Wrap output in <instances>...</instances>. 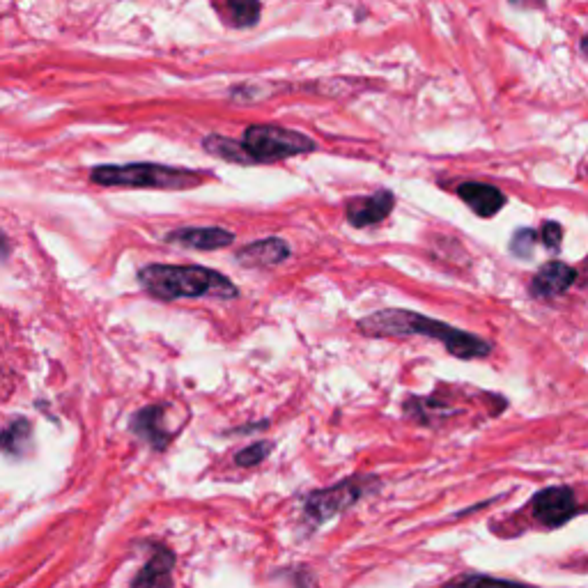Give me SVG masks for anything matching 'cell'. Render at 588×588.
Masks as SVG:
<instances>
[{"mask_svg":"<svg viewBox=\"0 0 588 588\" xmlns=\"http://www.w3.org/2000/svg\"><path fill=\"white\" fill-rule=\"evenodd\" d=\"M228 7L239 28H251L260 19V0H228Z\"/></svg>","mask_w":588,"mask_h":588,"instance_id":"2e32d148","label":"cell"},{"mask_svg":"<svg viewBox=\"0 0 588 588\" xmlns=\"http://www.w3.org/2000/svg\"><path fill=\"white\" fill-rule=\"evenodd\" d=\"M175 554L164 545H154L150 561L138 572L131 588H173Z\"/></svg>","mask_w":588,"mask_h":588,"instance_id":"ba28073f","label":"cell"},{"mask_svg":"<svg viewBox=\"0 0 588 588\" xmlns=\"http://www.w3.org/2000/svg\"><path fill=\"white\" fill-rule=\"evenodd\" d=\"M540 239H543V244L547 246L549 251H556L561 246L563 228L559 226V223L547 221V223H543V228H540Z\"/></svg>","mask_w":588,"mask_h":588,"instance_id":"ffe728a7","label":"cell"},{"mask_svg":"<svg viewBox=\"0 0 588 588\" xmlns=\"http://www.w3.org/2000/svg\"><path fill=\"white\" fill-rule=\"evenodd\" d=\"M582 51H584L586 56H588V40H584V42H582Z\"/></svg>","mask_w":588,"mask_h":588,"instance_id":"603a6c76","label":"cell"},{"mask_svg":"<svg viewBox=\"0 0 588 588\" xmlns=\"http://www.w3.org/2000/svg\"><path fill=\"white\" fill-rule=\"evenodd\" d=\"M444 588H533V586L504 582V579L485 577V575H462L458 579H453L451 584H446Z\"/></svg>","mask_w":588,"mask_h":588,"instance_id":"e0dca14e","label":"cell"},{"mask_svg":"<svg viewBox=\"0 0 588 588\" xmlns=\"http://www.w3.org/2000/svg\"><path fill=\"white\" fill-rule=\"evenodd\" d=\"M575 276V269L568 267L566 262H547V265L533 276L531 294H536L540 299L559 297V294L570 288Z\"/></svg>","mask_w":588,"mask_h":588,"instance_id":"30bf717a","label":"cell"},{"mask_svg":"<svg viewBox=\"0 0 588 588\" xmlns=\"http://www.w3.org/2000/svg\"><path fill=\"white\" fill-rule=\"evenodd\" d=\"M513 3L515 5H531V3H538L540 5V3H545V0H513Z\"/></svg>","mask_w":588,"mask_h":588,"instance_id":"7402d4cb","label":"cell"},{"mask_svg":"<svg viewBox=\"0 0 588 588\" xmlns=\"http://www.w3.org/2000/svg\"><path fill=\"white\" fill-rule=\"evenodd\" d=\"M90 180L99 187H129V189H193L203 182V175L193 170L170 168L159 164H129V166H99L90 173Z\"/></svg>","mask_w":588,"mask_h":588,"instance_id":"3957f363","label":"cell"},{"mask_svg":"<svg viewBox=\"0 0 588 588\" xmlns=\"http://www.w3.org/2000/svg\"><path fill=\"white\" fill-rule=\"evenodd\" d=\"M166 242L187 246V249L196 251H216L226 249V246L235 242V235L223 228H180L170 232Z\"/></svg>","mask_w":588,"mask_h":588,"instance_id":"9c48e42d","label":"cell"},{"mask_svg":"<svg viewBox=\"0 0 588 588\" xmlns=\"http://www.w3.org/2000/svg\"><path fill=\"white\" fill-rule=\"evenodd\" d=\"M143 288L157 299H193V297H237V288L214 269L196 265H147L138 274Z\"/></svg>","mask_w":588,"mask_h":588,"instance_id":"7a4b0ae2","label":"cell"},{"mask_svg":"<svg viewBox=\"0 0 588 588\" xmlns=\"http://www.w3.org/2000/svg\"><path fill=\"white\" fill-rule=\"evenodd\" d=\"M458 196L467 203L471 210L483 219H490V216L499 214L501 207L506 205V196L492 184H481V182H464L460 184Z\"/></svg>","mask_w":588,"mask_h":588,"instance_id":"8fae6325","label":"cell"},{"mask_svg":"<svg viewBox=\"0 0 588 588\" xmlns=\"http://www.w3.org/2000/svg\"><path fill=\"white\" fill-rule=\"evenodd\" d=\"M531 510L538 522H543L549 529L566 524L572 515H577L575 494L568 487H547L538 492L531 501Z\"/></svg>","mask_w":588,"mask_h":588,"instance_id":"8992f818","label":"cell"},{"mask_svg":"<svg viewBox=\"0 0 588 588\" xmlns=\"http://www.w3.org/2000/svg\"><path fill=\"white\" fill-rule=\"evenodd\" d=\"M7 251H10V242H7L5 232H3V230H0V253H3V255H7Z\"/></svg>","mask_w":588,"mask_h":588,"instance_id":"44dd1931","label":"cell"},{"mask_svg":"<svg viewBox=\"0 0 588 588\" xmlns=\"http://www.w3.org/2000/svg\"><path fill=\"white\" fill-rule=\"evenodd\" d=\"M30 432H33L30 423L26 419H17L10 425V428H5L3 432H0V448L10 455L26 453L30 448V437H33Z\"/></svg>","mask_w":588,"mask_h":588,"instance_id":"5bb4252c","label":"cell"},{"mask_svg":"<svg viewBox=\"0 0 588 588\" xmlns=\"http://www.w3.org/2000/svg\"><path fill=\"white\" fill-rule=\"evenodd\" d=\"M538 242V235L531 228H522L513 235V242H510V251H513L517 258H531L533 246Z\"/></svg>","mask_w":588,"mask_h":588,"instance_id":"d6986e66","label":"cell"},{"mask_svg":"<svg viewBox=\"0 0 588 588\" xmlns=\"http://www.w3.org/2000/svg\"><path fill=\"white\" fill-rule=\"evenodd\" d=\"M359 329L361 334L377 338L428 336L432 340H439L458 359H481L492 352V343H487L483 338L448 327V324L439 320H430V317L421 313L400 311V308H389V311H377L363 317L359 322Z\"/></svg>","mask_w":588,"mask_h":588,"instance_id":"6da1fadb","label":"cell"},{"mask_svg":"<svg viewBox=\"0 0 588 588\" xmlns=\"http://www.w3.org/2000/svg\"><path fill=\"white\" fill-rule=\"evenodd\" d=\"M290 255V246L278 237L260 239V242H253L244 246L242 251L237 253V260L246 267H274L281 265V262Z\"/></svg>","mask_w":588,"mask_h":588,"instance_id":"7c38bea8","label":"cell"},{"mask_svg":"<svg viewBox=\"0 0 588 588\" xmlns=\"http://www.w3.org/2000/svg\"><path fill=\"white\" fill-rule=\"evenodd\" d=\"M205 150L210 154H216V157L221 159L235 161V164H251V157L249 152H246V147L242 143L228 141V138H221V136L205 138Z\"/></svg>","mask_w":588,"mask_h":588,"instance_id":"9a60e30c","label":"cell"},{"mask_svg":"<svg viewBox=\"0 0 588 588\" xmlns=\"http://www.w3.org/2000/svg\"><path fill=\"white\" fill-rule=\"evenodd\" d=\"M363 492H366V487H363L361 478L338 483L334 487H329V490L313 492L311 497L306 499V513L311 515L315 522H324L357 504L363 497Z\"/></svg>","mask_w":588,"mask_h":588,"instance_id":"5b68a950","label":"cell"},{"mask_svg":"<svg viewBox=\"0 0 588 588\" xmlns=\"http://www.w3.org/2000/svg\"><path fill=\"white\" fill-rule=\"evenodd\" d=\"M161 419H164V409L161 407L143 409L134 419V430L150 441L154 448H164L168 444V435Z\"/></svg>","mask_w":588,"mask_h":588,"instance_id":"4fadbf2b","label":"cell"},{"mask_svg":"<svg viewBox=\"0 0 588 588\" xmlns=\"http://www.w3.org/2000/svg\"><path fill=\"white\" fill-rule=\"evenodd\" d=\"M269 453H272V444H269V441H258V444L239 451L235 462L239 464V467H255V464H260Z\"/></svg>","mask_w":588,"mask_h":588,"instance_id":"ac0fdd59","label":"cell"},{"mask_svg":"<svg viewBox=\"0 0 588 588\" xmlns=\"http://www.w3.org/2000/svg\"><path fill=\"white\" fill-rule=\"evenodd\" d=\"M393 205H396V198L386 189L366 198H354L347 203V221H350L354 228L375 226V223L384 221L386 216L393 212Z\"/></svg>","mask_w":588,"mask_h":588,"instance_id":"52a82bcc","label":"cell"},{"mask_svg":"<svg viewBox=\"0 0 588 588\" xmlns=\"http://www.w3.org/2000/svg\"><path fill=\"white\" fill-rule=\"evenodd\" d=\"M242 145L246 147V152H249L251 164H272V161H281L294 157V154L315 150V143L308 136L299 134V131L272 125L249 127L244 134Z\"/></svg>","mask_w":588,"mask_h":588,"instance_id":"277c9868","label":"cell"}]
</instances>
